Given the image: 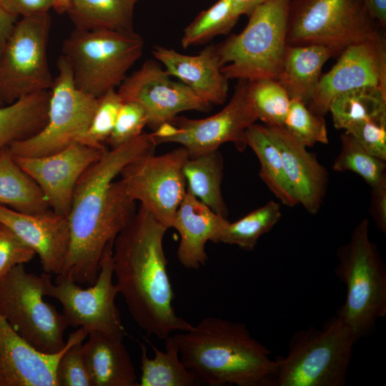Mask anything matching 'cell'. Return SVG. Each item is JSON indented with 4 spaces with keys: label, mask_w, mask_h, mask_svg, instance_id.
<instances>
[{
    "label": "cell",
    "mask_w": 386,
    "mask_h": 386,
    "mask_svg": "<svg viewBox=\"0 0 386 386\" xmlns=\"http://www.w3.org/2000/svg\"><path fill=\"white\" fill-rule=\"evenodd\" d=\"M149 134L106 149L81 174L74 191L70 212V242L58 275L79 284H93L107 247L127 226L137 210L120 180L123 168L138 157L154 152Z\"/></svg>",
    "instance_id": "obj_1"
},
{
    "label": "cell",
    "mask_w": 386,
    "mask_h": 386,
    "mask_svg": "<svg viewBox=\"0 0 386 386\" xmlns=\"http://www.w3.org/2000/svg\"><path fill=\"white\" fill-rule=\"evenodd\" d=\"M169 228L142 206L113 245L115 284L137 326L149 335L165 340L192 325L179 317L172 305L163 241Z\"/></svg>",
    "instance_id": "obj_2"
},
{
    "label": "cell",
    "mask_w": 386,
    "mask_h": 386,
    "mask_svg": "<svg viewBox=\"0 0 386 386\" xmlns=\"http://www.w3.org/2000/svg\"><path fill=\"white\" fill-rule=\"evenodd\" d=\"M185 367L210 386H272L276 371L270 352L237 322L207 317L173 335Z\"/></svg>",
    "instance_id": "obj_3"
},
{
    "label": "cell",
    "mask_w": 386,
    "mask_h": 386,
    "mask_svg": "<svg viewBox=\"0 0 386 386\" xmlns=\"http://www.w3.org/2000/svg\"><path fill=\"white\" fill-rule=\"evenodd\" d=\"M357 339L337 315L322 329L294 333L287 355L276 357L272 386H343Z\"/></svg>",
    "instance_id": "obj_4"
},
{
    "label": "cell",
    "mask_w": 386,
    "mask_h": 386,
    "mask_svg": "<svg viewBox=\"0 0 386 386\" xmlns=\"http://www.w3.org/2000/svg\"><path fill=\"white\" fill-rule=\"evenodd\" d=\"M335 274L347 288L346 299L337 316L357 340L386 315V267L369 237V221L362 219L349 242L337 251Z\"/></svg>",
    "instance_id": "obj_5"
},
{
    "label": "cell",
    "mask_w": 386,
    "mask_h": 386,
    "mask_svg": "<svg viewBox=\"0 0 386 386\" xmlns=\"http://www.w3.org/2000/svg\"><path fill=\"white\" fill-rule=\"evenodd\" d=\"M291 0H267L249 16L245 28L216 46L227 79L277 80L287 47Z\"/></svg>",
    "instance_id": "obj_6"
},
{
    "label": "cell",
    "mask_w": 386,
    "mask_h": 386,
    "mask_svg": "<svg viewBox=\"0 0 386 386\" xmlns=\"http://www.w3.org/2000/svg\"><path fill=\"white\" fill-rule=\"evenodd\" d=\"M143 46L134 31L75 28L63 42L62 55L69 62L77 89L98 98L120 86Z\"/></svg>",
    "instance_id": "obj_7"
},
{
    "label": "cell",
    "mask_w": 386,
    "mask_h": 386,
    "mask_svg": "<svg viewBox=\"0 0 386 386\" xmlns=\"http://www.w3.org/2000/svg\"><path fill=\"white\" fill-rule=\"evenodd\" d=\"M382 35L362 0H291L287 45H320L339 56L352 44Z\"/></svg>",
    "instance_id": "obj_8"
},
{
    "label": "cell",
    "mask_w": 386,
    "mask_h": 386,
    "mask_svg": "<svg viewBox=\"0 0 386 386\" xmlns=\"http://www.w3.org/2000/svg\"><path fill=\"white\" fill-rule=\"evenodd\" d=\"M49 275L27 272L24 264L14 267L0 279V313L31 347L54 354L66 345L68 325L63 314L44 300Z\"/></svg>",
    "instance_id": "obj_9"
},
{
    "label": "cell",
    "mask_w": 386,
    "mask_h": 386,
    "mask_svg": "<svg viewBox=\"0 0 386 386\" xmlns=\"http://www.w3.org/2000/svg\"><path fill=\"white\" fill-rule=\"evenodd\" d=\"M57 69L49 90L46 123L33 136L11 144L9 149L12 155L43 157L75 143L86 144L98 98L77 89L69 62L63 55L58 59Z\"/></svg>",
    "instance_id": "obj_10"
},
{
    "label": "cell",
    "mask_w": 386,
    "mask_h": 386,
    "mask_svg": "<svg viewBox=\"0 0 386 386\" xmlns=\"http://www.w3.org/2000/svg\"><path fill=\"white\" fill-rule=\"evenodd\" d=\"M49 13L21 17L0 54V99L11 104L50 90L54 79L47 59L51 29Z\"/></svg>",
    "instance_id": "obj_11"
},
{
    "label": "cell",
    "mask_w": 386,
    "mask_h": 386,
    "mask_svg": "<svg viewBox=\"0 0 386 386\" xmlns=\"http://www.w3.org/2000/svg\"><path fill=\"white\" fill-rule=\"evenodd\" d=\"M258 120L248 90V81L239 80L229 103L218 113L204 119L175 117L159 125L149 136L157 146L177 143L185 148L190 157L234 142L240 149L246 147V130Z\"/></svg>",
    "instance_id": "obj_12"
},
{
    "label": "cell",
    "mask_w": 386,
    "mask_h": 386,
    "mask_svg": "<svg viewBox=\"0 0 386 386\" xmlns=\"http://www.w3.org/2000/svg\"><path fill=\"white\" fill-rule=\"evenodd\" d=\"M113 245L114 242L110 243L105 249L97 278L90 287L82 289L76 282L60 275H56L54 284L49 275L45 296L61 304L68 326L84 327L89 333L97 332L123 340L126 330L115 304L119 291L113 282Z\"/></svg>",
    "instance_id": "obj_13"
},
{
    "label": "cell",
    "mask_w": 386,
    "mask_h": 386,
    "mask_svg": "<svg viewBox=\"0 0 386 386\" xmlns=\"http://www.w3.org/2000/svg\"><path fill=\"white\" fill-rule=\"evenodd\" d=\"M189 157L183 147L158 156L147 153L131 161L119 174L129 197L168 228L187 193L183 168Z\"/></svg>",
    "instance_id": "obj_14"
},
{
    "label": "cell",
    "mask_w": 386,
    "mask_h": 386,
    "mask_svg": "<svg viewBox=\"0 0 386 386\" xmlns=\"http://www.w3.org/2000/svg\"><path fill=\"white\" fill-rule=\"evenodd\" d=\"M123 102H134L144 109L147 125L157 129L182 112H206L211 104L182 82L170 76L155 61L149 59L129 76L117 91Z\"/></svg>",
    "instance_id": "obj_15"
},
{
    "label": "cell",
    "mask_w": 386,
    "mask_h": 386,
    "mask_svg": "<svg viewBox=\"0 0 386 386\" xmlns=\"http://www.w3.org/2000/svg\"><path fill=\"white\" fill-rule=\"evenodd\" d=\"M362 87H375L386 92V43L382 35L346 48L332 68L321 76L309 102V109L324 116L338 95Z\"/></svg>",
    "instance_id": "obj_16"
},
{
    "label": "cell",
    "mask_w": 386,
    "mask_h": 386,
    "mask_svg": "<svg viewBox=\"0 0 386 386\" xmlns=\"http://www.w3.org/2000/svg\"><path fill=\"white\" fill-rule=\"evenodd\" d=\"M75 143L51 154L36 157H13L43 192L51 209L68 216L77 181L106 150Z\"/></svg>",
    "instance_id": "obj_17"
},
{
    "label": "cell",
    "mask_w": 386,
    "mask_h": 386,
    "mask_svg": "<svg viewBox=\"0 0 386 386\" xmlns=\"http://www.w3.org/2000/svg\"><path fill=\"white\" fill-rule=\"evenodd\" d=\"M89 331L80 327L70 333L65 347L54 354L37 351L0 313V386H58V362L72 344L83 342Z\"/></svg>",
    "instance_id": "obj_18"
},
{
    "label": "cell",
    "mask_w": 386,
    "mask_h": 386,
    "mask_svg": "<svg viewBox=\"0 0 386 386\" xmlns=\"http://www.w3.org/2000/svg\"><path fill=\"white\" fill-rule=\"evenodd\" d=\"M0 223L9 227L37 254L44 272L58 275L69 247L67 216L51 209L40 214H25L0 205Z\"/></svg>",
    "instance_id": "obj_19"
},
{
    "label": "cell",
    "mask_w": 386,
    "mask_h": 386,
    "mask_svg": "<svg viewBox=\"0 0 386 386\" xmlns=\"http://www.w3.org/2000/svg\"><path fill=\"white\" fill-rule=\"evenodd\" d=\"M266 126L280 153L286 177L298 204L309 213L316 214L327 187V169L284 126Z\"/></svg>",
    "instance_id": "obj_20"
},
{
    "label": "cell",
    "mask_w": 386,
    "mask_h": 386,
    "mask_svg": "<svg viewBox=\"0 0 386 386\" xmlns=\"http://www.w3.org/2000/svg\"><path fill=\"white\" fill-rule=\"evenodd\" d=\"M228 222L187 190L172 225L180 236L177 252L180 264L189 269H199L204 265L208 259L207 242L218 243Z\"/></svg>",
    "instance_id": "obj_21"
},
{
    "label": "cell",
    "mask_w": 386,
    "mask_h": 386,
    "mask_svg": "<svg viewBox=\"0 0 386 386\" xmlns=\"http://www.w3.org/2000/svg\"><path fill=\"white\" fill-rule=\"evenodd\" d=\"M153 54L164 65L169 76L179 79L203 99L217 104L226 101L228 79L221 71L216 46H207L197 55H186L156 46Z\"/></svg>",
    "instance_id": "obj_22"
},
{
    "label": "cell",
    "mask_w": 386,
    "mask_h": 386,
    "mask_svg": "<svg viewBox=\"0 0 386 386\" xmlns=\"http://www.w3.org/2000/svg\"><path fill=\"white\" fill-rule=\"evenodd\" d=\"M82 345L86 367L93 386H138L131 356L123 340L91 332Z\"/></svg>",
    "instance_id": "obj_23"
},
{
    "label": "cell",
    "mask_w": 386,
    "mask_h": 386,
    "mask_svg": "<svg viewBox=\"0 0 386 386\" xmlns=\"http://www.w3.org/2000/svg\"><path fill=\"white\" fill-rule=\"evenodd\" d=\"M333 56L330 49L320 45H287L277 81L290 98H299L307 104L317 89L325 63Z\"/></svg>",
    "instance_id": "obj_24"
},
{
    "label": "cell",
    "mask_w": 386,
    "mask_h": 386,
    "mask_svg": "<svg viewBox=\"0 0 386 386\" xmlns=\"http://www.w3.org/2000/svg\"><path fill=\"white\" fill-rule=\"evenodd\" d=\"M49 90L41 91L0 106V153L41 130L47 121Z\"/></svg>",
    "instance_id": "obj_25"
},
{
    "label": "cell",
    "mask_w": 386,
    "mask_h": 386,
    "mask_svg": "<svg viewBox=\"0 0 386 386\" xmlns=\"http://www.w3.org/2000/svg\"><path fill=\"white\" fill-rule=\"evenodd\" d=\"M0 205L25 214L51 210L39 185L20 168L9 148L0 153Z\"/></svg>",
    "instance_id": "obj_26"
},
{
    "label": "cell",
    "mask_w": 386,
    "mask_h": 386,
    "mask_svg": "<svg viewBox=\"0 0 386 386\" xmlns=\"http://www.w3.org/2000/svg\"><path fill=\"white\" fill-rule=\"evenodd\" d=\"M137 0H70L66 13L81 30L130 31Z\"/></svg>",
    "instance_id": "obj_27"
},
{
    "label": "cell",
    "mask_w": 386,
    "mask_h": 386,
    "mask_svg": "<svg viewBox=\"0 0 386 386\" xmlns=\"http://www.w3.org/2000/svg\"><path fill=\"white\" fill-rule=\"evenodd\" d=\"M165 351L157 349L149 341L154 357L147 355L144 344L139 343L141 350V376L138 386H195L202 385L194 375L183 364L178 345L173 337L165 340Z\"/></svg>",
    "instance_id": "obj_28"
},
{
    "label": "cell",
    "mask_w": 386,
    "mask_h": 386,
    "mask_svg": "<svg viewBox=\"0 0 386 386\" xmlns=\"http://www.w3.org/2000/svg\"><path fill=\"white\" fill-rule=\"evenodd\" d=\"M244 143L258 157L259 176L269 190L283 204L289 207L298 204L286 177L280 153L267 126L252 124L245 132Z\"/></svg>",
    "instance_id": "obj_29"
},
{
    "label": "cell",
    "mask_w": 386,
    "mask_h": 386,
    "mask_svg": "<svg viewBox=\"0 0 386 386\" xmlns=\"http://www.w3.org/2000/svg\"><path fill=\"white\" fill-rule=\"evenodd\" d=\"M183 172L187 190L212 211L226 217L227 207L221 191L223 159L218 149L189 157Z\"/></svg>",
    "instance_id": "obj_30"
},
{
    "label": "cell",
    "mask_w": 386,
    "mask_h": 386,
    "mask_svg": "<svg viewBox=\"0 0 386 386\" xmlns=\"http://www.w3.org/2000/svg\"><path fill=\"white\" fill-rule=\"evenodd\" d=\"M334 126L347 129L367 120L386 119V92L375 87H362L342 93L330 104Z\"/></svg>",
    "instance_id": "obj_31"
},
{
    "label": "cell",
    "mask_w": 386,
    "mask_h": 386,
    "mask_svg": "<svg viewBox=\"0 0 386 386\" xmlns=\"http://www.w3.org/2000/svg\"><path fill=\"white\" fill-rule=\"evenodd\" d=\"M282 216L279 203L269 201L223 228L218 243H224L252 250L261 236L270 231Z\"/></svg>",
    "instance_id": "obj_32"
},
{
    "label": "cell",
    "mask_w": 386,
    "mask_h": 386,
    "mask_svg": "<svg viewBox=\"0 0 386 386\" xmlns=\"http://www.w3.org/2000/svg\"><path fill=\"white\" fill-rule=\"evenodd\" d=\"M238 18L231 0H218L185 28L181 40L182 47L201 44L215 36L228 33Z\"/></svg>",
    "instance_id": "obj_33"
},
{
    "label": "cell",
    "mask_w": 386,
    "mask_h": 386,
    "mask_svg": "<svg viewBox=\"0 0 386 386\" xmlns=\"http://www.w3.org/2000/svg\"><path fill=\"white\" fill-rule=\"evenodd\" d=\"M341 150L335 160L333 169L353 172L361 176L371 188L386 181V165L367 152L356 139L345 132L340 136Z\"/></svg>",
    "instance_id": "obj_34"
},
{
    "label": "cell",
    "mask_w": 386,
    "mask_h": 386,
    "mask_svg": "<svg viewBox=\"0 0 386 386\" xmlns=\"http://www.w3.org/2000/svg\"><path fill=\"white\" fill-rule=\"evenodd\" d=\"M248 90L258 119L266 125L283 126L291 98L281 84L272 79L248 81Z\"/></svg>",
    "instance_id": "obj_35"
},
{
    "label": "cell",
    "mask_w": 386,
    "mask_h": 386,
    "mask_svg": "<svg viewBox=\"0 0 386 386\" xmlns=\"http://www.w3.org/2000/svg\"><path fill=\"white\" fill-rule=\"evenodd\" d=\"M283 126L305 147H312L317 143H328L324 117L311 112L307 104L299 98H291Z\"/></svg>",
    "instance_id": "obj_36"
},
{
    "label": "cell",
    "mask_w": 386,
    "mask_h": 386,
    "mask_svg": "<svg viewBox=\"0 0 386 386\" xmlns=\"http://www.w3.org/2000/svg\"><path fill=\"white\" fill-rule=\"evenodd\" d=\"M122 103L115 89H109L98 97L97 106L86 133V144L105 148L104 142H107L113 130Z\"/></svg>",
    "instance_id": "obj_37"
},
{
    "label": "cell",
    "mask_w": 386,
    "mask_h": 386,
    "mask_svg": "<svg viewBox=\"0 0 386 386\" xmlns=\"http://www.w3.org/2000/svg\"><path fill=\"white\" fill-rule=\"evenodd\" d=\"M147 123L146 112L140 104L123 102L107 142L113 148L131 141L142 134Z\"/></svg>",
    "instance_id": "obj_38"
},
{
    "label": "cell",
    "mask_w": 386,
    "mask_h": 386,
    "mask_svg": "<svg viewBox=\"0 0 386 386\" xmlns=\"http://www.w3.org/2000/svg\"><path fill=\"white\" fill-rule=\"evenodd\" d=\"M56 378L58 386H93L86 367L82 342L69 346L60 357Z\"/></svg>",
    "instance_id": "obj_39"
},
{
    "label": "cell",
    "mask_w": 386,
    "mask_h": 386,
    "mask_svg": "<svg viewBox=\"0 0 386 386\" xmlns=\"http://www.w3.org/2000/svg\"><path fill=\"white\" fill-rule=\"evenodd\" d=\"M35 254L9 227L0 223V279L14 267L30 262Z\"/></svg>",
    "instance_id": "obj_40"
},
{
    "label": "cell",
    "mask_w": 386,
    "mask_h": 386,
    "mask_svg": "<svg viewBox=\"0 0 386 386\" xmlns=\"http://www.w3.org/2000/svg\"><path fill=\"white\" fill-rule=\"evenodd\" d=\"M345 132L353 136L372 156L386 160V119L357 123Z\"/></svg>",
    "instance_id": "obj_41"
},
{
    "label": "cell",
    "mask_w": 386,
    "mask_h": 386,
    "mask_svg": "<svg viewBox=\"0 0 386 386\" xmlns=\"http://www.w3.org/2000/svg\"><path fill=\"white\" fill-rule=\"evenodd\" d=\"M0 6L16 17H24L49 13L54 0H0Z\"/></svg>",
    "instance_id": "obj_42"
},
{
    "label": "cell",
    "mask_w": 386,
    "mask_h": 386,
    "mask_svg": "<svg viewBox=\"0 0 386 386\" xmlns=\"http://www.w3.org/2000/svg\"><path fill=\"white\" fill-rule=\"evenodd\" d=\"M370 214L381 232H386V181L371 188Z\"/></svg>",
    "instance_id": "obj_43"
},
{
    "label": "cell",
    "mask_w": 386,
    "mask_h": 386,
    "mask_svg": "<svg viewBox=\"0 0 386 386\" xmlns=\"http://www.w3.org/2000/svg\"><path fill=\"white\" fill-rule=\"evenodd\" d=\"M370 16L381 28L386 26V0H362Z\"/></svg>",
    "instance_id": "obj_44"
},
{
    "label": "cell",
    "mask_w": 386,
    "mask_h": 386,
    "mask_svg": "<svg viewBox=\"0 0 386 386\" xmlns=\"http://www.w3.org/2000/svg\"><path fill=\"white\" fill-rule=\"evenodd\" d=\"M16 18L0 6V54L16 23Z\"/></svg>",
    "instance_id": "obj_45"
},
{
    "label": "cell",
    "mask_w": 386,
    "mask_h": 386,
    "mask_svg": "<svg viewBox=\"0 0 386 386\" xmlns=\"http://www.w3.org/2000/svg\"><path fill=\"white\" fill-rule=\"evenodd\" d=\"M267 0H231L236 14L239 17L242 15L248 16L261 4Z\"/></svg>",
    "instance_id": "obj_46"
},
{
    "label": "cell",
    "mask_w": 386,
    "mask_h": 386,
    "mask_svg": "<svg viewBox=\"0 0 386 386\" xmlns=\"http://www.w3.org/2000/svg\"><path fill=\"white\" fill-rule=\"evenodd\" d=\"M70 0H54V9L59 13H64L66 11Z\"/></svg>",
    "instance_id": "obj_47"
},
{
    "label": "cell",
    "mask_w": 386,
    "mask_h": 386,
    "mask_svg": "<svg viewBox=\"0 0 386 386\" xmlns=\"http://www.w3.org/2000/svg\"><path fill=\"white\" fill-rule=\"evenodd\" d=\"M3 103L1 102V99H0V106Z\"/></svg>",
    "instance_id": "obj_48"
}]
</instances>
